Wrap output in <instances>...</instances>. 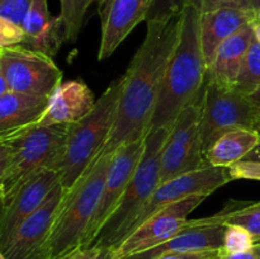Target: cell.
I'll return each mask as SVG.
<instances>
[{"label":"cell","mask_w":260,"mask_h":259,"mask_svg":"<svg viewBox=\"0 0 260 259\" xmlns=\"http://www.w3.org/2000/svg\"><path fill=\"white\" fill-rule=\"evenodd\" d=\"M99 259H116V256H114V253L112 250H103Z\"/></svg>","instance_id":"8d00e7d4"},{"label":"cell","mask_w":260,"mask_h":259,"mask_svg":"<svg viewBox=\"0 0 260 259\" xmlns=\"http://www.w3.org/2000/svg\"><path fill=\"white\" fill-rule=\"evenodd\" d=\"M244 160H256V161H260V141L259 144L256 145L255 149H254L250 154L246 155V157Z\"/></svg>","instance_id":"d590c367"},{"label":"cell","mask_w":260,"mask_h":259,"mask_svg":"<svg viewBox=\"0 0 260 259\" xmlns=\"http://www.w3.org/2000/svg\"><path fill=\"white\" fill-rule=\"evenodd\" d=\"M218 259H220V258H218Z\"/></svg>","instance_id":"7bdbcfd3"},{"label":"cell","mask_w":260,"mask_h":259,"mask_svg":"<svg viewBox=\"0 0 260 259\" xmlns=\"http://www.w3.org/2000/svg\"><path fill=\"white\" fill-rule=\"evenodd\" d=\"M188 4L189 0H152L145 22H169L182 15Z\"/></svg>","instance_id":"484cf974"},{"label":"cell","mask_w":260,"mask_h":259,"mask_svg":"<svg viewBox=\"0 0 260 259\" xmlns=\"http://www.w3.org/2000/svg\"><path fill=\"white\" fill-rule=\"evenodd\" d=\"M222 250L184 251V253H168L155 259H218Z\"/></svg>","instance_id":"1f68e13d"},{"label":"cell","mask_w":260,"mask_h":259,"mask_svg":"<svg viewBox=\"0 0 260 259\" xmlns=\"http://www.w3.org/2000/svg\"><path fill=\"white\" fill-rule=\"evenodd\" d=\"M233 180L250 179L260 180V161L256 160H241L229 168Z\"/></svg>","instance_id":"f546056e"},{"label":"cell","mask_w":260,"mask_h":259,"mask_svg":"<svg viewBox=\"0 0 260 259\" xmlns=\"http://www.w3.org/2000/svg\"><path fill=\"white\" fill-rule=\"evenodd\" d=\"M203 93L205 88L180 112L173 124L161 156V182L208 165L201 135Z\"/></svg>","instance_id":"9c48e42d"},{"label":"cell","mask_w":260,"mask_h":259,"mask_svg":"<svg viewBox=\"0 0 260 259\" xmlns=\"http://www.w3.org/2000/svg\"><path fill=\"white\" fill-rule=\"evenodd\" d=\"M102 251L103 250L96 248L80 249L76 253H74L69 259H99L102 255Z\"/></svg>","instance_id":"836d02e7"},{"label":"cell","mask_w":260,"mask_h":259,"mask_svg":"<svg viewBox=\"0 0 260 259\" xmlns=\"http://www.w3.org/2000/svg\"><path fill=\"white\" fill-rule=\"evenodd\" d=\"M260 113L245 94L206 76L201 135L203 151H207L222 135L238 128L259 131Z\"/></svg>","instance_id":"52a82bcc"},{"label":"cell","mask_w":260,"mask_h":259,"mask_svg":"<svg viewBox=\"0 0 260 259\" xmlns=\"http://www.w3.org/2000/svg\"><path fill=\"white\" fill-rule=\"evenodd\" d=\"M207 197L206 195L190 196L155 212L113 251L116 259L144 253L172 239L190 225L192 220H188V215Z\"/></svg>","instance_id":"30bf717a"},{"label":"cell","mask_w":260,"mask_h":259,"mask_svg":"<svg viewBox=\"0 0 260 259\" xmlns=\"http://www.w3.org/2000/svg\"><path fill=\"white\" fill-rule=\"evenodd\" d=\"M250 5L253 8V10H255L260 15V0H250Z\"/></svg>","instance_id":"f35d334b"},{"label":"cell","mask_w":260,"mask_h":259,"mask_svg":"<svg viewBox=\"0 0 260 259\" xmlns=\"http://www.w3.org/2000/svg\"><path fill=\"white\" fill-rule=\"evenodd\" d=\"M0 76L12 91L47 98L62 83V71L51 56L23 45L0 47Z\"/></svg>","instance_id":"ba28073f"},{"label":"cell","mask_w":260,"mask_h":259,"mask_svg":"<svg viewBox=\"0 0 260 259\" xmlns=\"http://www.w3.org/2000/svg\"><path fill=\"white\" fill-rule=\"evenodd\" d=\"M111 159L112 155L96 157L78 182L66 190L45 246L47 259H69L84 248Z\"/></svg>","instance_id":"5b68a950"},{"label":"cell","mask_w":260,"mask_h":259,"mask_svg":"<svg viewBox=\"0 0 260 259\" xmlns=\"http://www.w3.org/2000/svg\"><path fill=\"white\" fill-rule=\"evenodd\" d=\"M179 29L180 15L169 22L147 23L144 42L122 76L116 121L99 156L112 155L123 145L146 137Z\"/></svg>","instance_id":"6da1fadb"},{"label":"cell","mask_w":260,"mask_h":259,"mask_svg":"<svg viewBox=\"0 0 260 259\" xmlns=\"http://www.w3.org/2000/svg\"><path fill=\"white\" fill-rule=\"evenodd\" d=\"M256 245L254 236L245 229L236 225H226L222 253L235 254L251 249Z\"/></svg>","instance_id":"4316f807"},{"label":"cell","mask_w":260,"mask_h":259,"mask_svg":"<svg viewBox=\"0 0 260 259\" xmlns=\"http://www.w3.org/2000/svg\"><path fill=\"white\" fill-rule=\"evenodd\" d=\"M260 15L250 9L222 7L201 13V43L206 62L210 68L218 47L246 24L258 20Z\"/></svg>","instance_id":"ac0fdd59"},{"label":"cell","mask_w":260,"mask_h":259,"mask_svg":"<svg viewBox=\"0 0 260 259\" xmlns=\"http://www.w3.org/2000/svg\"><path fill=\"white\" fill-rule=\"evenodd\" d=\"M152 0H98L101 45L98 60L108 58L142 20H146Z\"/></svg>","instance_id":"5bb4252c"},{"label":"cell","mask_w":260,"mask_h":259,"mask_svg":"<svg viewBox=\"0 0 260 259\" xmlns=\"http://www.w3.org/2000/svg\"><path fill=\"white\" fill-rule=\"evenodd\" d=\"M48 99L12 90L0 95V132L37 123L47 108Z\"/></svg>","instance_id":"44dd1931"},{"label":"cell","mask_w":260,"mask_h":259,"mask_svg":"<svg viewBox=\"0 0 260 259\" xmlns=\"http://www.w3.org/2000/svg\"><path fill=\"white\" fill-rule=\"evenodd\" d=\"M200 20V9L189 3L180 15L179 38L168 63L150 130L173 127L180 112L205 88L208 66L201 43Z\"/></svg>","instance_id":"7a4b0ae2"},{"label":"cell","mask_w":260,"mask_h":259,"mask_svg":"<svg viewBox=\"0 0 260 259\" xmlns=\"http://www.w3.org/2000/svg\"><path fill=\"white\" fill-rule=\"evenodd\" d=\"M246 96H248L250 103L255 107L256 111L260 113V86H258V88H256L255 90L251 91V93H249Z\"/></svg>","instance_id":"e575fe53"},{"label":"cell","mask_w":260,"mask_h":259,"mask_svg":"<svg viewBox=\"0 0 260 259\" xmlns=\"http://www.w3.org/2000/svg\"><path fill=\"white\" fill-rule=\"evenodd\" d=\"M220 259H260V246L256 244L255 246H253L251 249L245 251H241V253H235V254H226L221 253Z\"/></svg>","instance_id":"d6a6232c"},{"label":"cell","mask_w":260,"mask_h":259,"mask_svg":"<svg viewBox=\"0 0 260 259\" xmlns=\"http://www.w3.org/2000/svg\"><path fill=\"white\" fill-rule=\"evenodd\" d=\"M260 86V42L254 37L234 88L248 95Z\"/></svg>","instance_id":"d4e9b609"},{"label":"cell","mask_w":260,"mask_h":259,"mask_svg":"<svg viewBox=\"0 0 260 259\" xmlns=\"http://www.w3.org/2000/svg\"><path fill=\"white\" fill-rule=\"evenodd\" d=\"M24 38L25 33L22 27L0 19V47L22 45Z\"/></svg>","instance_id":"f1b7e54d"},{"label":"cell","mask_w":260,"mask_h":259,"mask_svg":"<svg viewBox=\"0 0 260 259\" xmlns=\"http://www.w3.org/2000/svg\"><path fill=\"white\" fill-rule=\"evenodd\" d=\"M58 182V173L45 168L32 175L27 182L20 185L19 189L9 200L2 203L0 244L4 243L25 218L29 217L41 207Z\"/></svg>","instance_id":"9a60e30c"},{"label":"cell","mask_w":260,"mask_h":259,"mask_svg":"<svg viewBox=\"0 0 260 259\" xmlns=\"http://www.w3.org/2000/svg\"><path fill=\"white\" fill-rule=\"evenodd\" d=\"M254 32H255L256 40L260 42V18L258 20H255V22H254Z\"/></svg>","instance_id":"74e56055"},{"label":"cell","mask_w":260,"mask_h":259,"mask_svg":"<svg viewBox=\"0 0 260 259\" xmlns=\"http://www.w3.org/2000/svg\"><path fill=\"white\" fill-rule=\"evenodd\" d=\"M255 37L254 23L246 24L218 47L207 70L208 78L226 86L235 85L249 47Z\"/></svg>","instance_id":"ffe728a7"},{"label":"cell","mask_w":260,"mask_h":259,"mask_svg":"<svg viewBox=\"0 0 260 259\" xmlns=\"http://www.w3.org/2000/svg\"><path fill=\"white\" fill-rule=\"evenodd\" d=\"M189 3L194 4L200 9L201 13L211 12V10L218 9V8L222 7H236L241 8V9L253 10L250 5V0H189Z\"/></svg>","instance_id":"4dcf8cb0"},{"label":"cell","mask_w":260,"mask_h":259,"mask_svg":"<svg viewBox=\"0 0 260 259\" xmlns=\"http://www.w3.org/2000/svg\"><path fill=\"white\" fill-rule=\"evenodd\" d=\"M226 225L220 213L192 220L190 225L161 245L126 259H155L162 254L184 251L222 250Z\"/></svg>","instance_id":"2e32d148"},{"label":"cell","mask_w":260,"mask_h":259,"mask_svg":"<svg viewBox=\"0 0 260 259\" xmlns=\"http://www.w3.org/2000/svg\"><path fill=\"white\" fill-rule=\"evenodd\" d=\"M96 99L91 89L80 79L61 83L48 99L47 108L36 126L76 123L88 116Z\"/></svg>","instance_id":"e0dca14e"},{"label":"cell","mask_w":260,"mask_h":259,"mask_svg":"<svg viewBox=\"0 0 260 259\" xmlns=\"http://www.w3.org/2000/svg\"><path fill=\"white\" fill-rule=\"evenodd\" d=\"M0 259H5V258H4V256H3V255H0Z\"/></svg>","instance_id":"ab89813d"},{"label":"cell","mask_w":260,"mask_h":259,"mask_svg":"<svg viewBox=\"0 0 260 259\" xmlns=\"http://www.w3.org/2000/svg\"><path fill=\"white\" fill-rule=\"evenodd\" d=\"M144 150L145 139H141L139 141L123 145L112 154L106 182L103 185V192H102L95 213L91 218L83 249L89 248L93 239L98 234L99 229L103 226L109 215L117 207L122 196L126 192L135 172H136V168L141 160Z\"/></svg>","instance_id":"4fadbf2b"},{"label":"cell","mask_w":260,"mask_h":259,"mask_svg":"<svg viewBox=\"0 0 260 259\" xmlns=\"http://www.w3.org/2000/svg\"><path fill=\"white\" fill-rule=\"evenodd\" d=\"M260 141V132L255 130L238 128L222 135L210 149L205 157L208 165L230 168L250 154Z\"/></svg>","instance_id":"7402d4cb"},{"label":"cell","mask_w":260,"mask_h":259,"mask_svg":"<svg viewBox=\"0 0 260 259\" xmlns=\"http://www.w3.org/2000/svg\"><path fill=\"white\" fill-rule=\"evenodd\" d=\"M231 180L233 178H231L229 168L207 165L202 169L185 173L167 182H161L152 197L147 201L140 212L139 217L135 221L131 234L161 208L172 203L179 202L190 196L212 195L218 188L223 187Z\"/></svg>","instance_id":"7c38bea8"},{"label":"cell","mask_w":260,"mask_h":259,"mask_svg":"<svg viewBox=\"0 0 260 259\" xmlns=\"http://www.w3.org/2000/svg\"><path fill=\"white\" fill-rule=\"evenodd\" d=\"M231 208H225L218 212L225 225H236L245 229L255 239L260 241V201L254 203H240L236 206L231 203Z\"/></svg>","instance_id":"603a6c76"},{"label":"cell","mask_w":260,"mask_h":259,"mask_svg":"<svg viewBox=\"0 0 260 259\" xmlns=\"http://www.w3.org/2000/svg\"><path fill=\"white\" fill-rule=\"evenodd\" d=\"M170 132L172 127L147 132L144 154L126 192L99 229L89 248L114 251L131 234L140 212L161 183V156Z\"/></svg>","instance_id":"277c9868"},{"label":"cell","mask_w":260,"mask_h":259,"mask_svg":"<svg viewBox=\"0 0 260 259\" xmlns=\"http://www.w3.org/2000/svg\"><path fill=\"white\" fill-rule=\"evenodd\" d=\"M95 0H60V19L62 23L63 40L66 42H75L83 28L86 12Z\"/></svg>","instance_id":"cb8c5ba5"},{"label":"cell","mask_w":260,"mask_h":259,"mask_svg":"<svg viewBox=\"0 0 260 259\" xmlns=\"http://www.w3.org/2000/svg\"><path fill=\"white\" fill-rule=\"evenodd\" d=\"M22 27L25 33L22 45L51 57L57 53L65 41L60 17H51L47 0H33Z\"/></svg>","instance_id":"d6986e66"},{"label":"cell","mask_w":260,"mask_h":259,"mask_svg":"<svg viewBox=\"0 0 260 259\" xmlns=\"http://www.w3.org/2000/svg\"><path fill=\"white\" fill-rule=\"evenodd\" d=\"M256 244H258V245H259V246H260V241H259V243H256Z\"/></svg>","instance_id":"60d3db41"},{"label":"cell","mask_w":260,"mask_h":259,"mask_svg":"<svg viewBox=\"0 0 260 259\" xmlns=\"http://www.w3.org/2000/svg\"><path fill=\"white\" fill-rule=\"evenodd\" d=\"M69 124H36L0 132V201L9 200L24 182L48 168L58 173Z\"/></svg>","instance_id":"3957f363"},{"label":"cell","mask_w":260,"mask_h":259,"mask_svg":"<svg viewBox=\"0 0 260 259\" xmlns=\"http://www.w3.org/2000/svg\"><path fill=\"white\" fill-rule=\"evenodd\" d=\"M259 131H260V127H259Z\"/></svg>","instance_id":"b9f144b4"},{"label":"cell","mask_w":260,"mask_h":259,"mask_svg":"<svg viewBox=\"0 0 260 259\" xmlns=\"http://www.w3.org/2000/svg\"><path fill=\"white\" fill-rule=\"evenodd\" d=\"M66 190L58 182L41 207L0 244V255L5 259H47L45 246Z\"/></svg>","instance_id":"8fae6325"},{"label":"cell","mask_w":260,"mask_h":259,"mask_svg":"<svg viewBox=\"0 0 260 259\" xmlns=\"http://www.w3.org/2000/svg\"><path fill=\"white\" fill-rule=\"evenodd\" d=\"M123 78L114 80L96 99L88 116L69 124L65 150L58 167L60 183L70 189L90 168L108 141L116 121Z\"/></svg>","instance_id":"8992f818"},{"label":"cell","mask_w":260,"mask_h":259,"mask_svg":"<svg viewBox=\"0 0 260 259\" xmlns=\"http://www.w3.org/2000/svg\"><path fill=\"white\" fill-rule=\"evenodd\" d=\"M32 3L33 0H0V19L22 27Z\"/></svg>","instance_id":"83f0119b"}]
</instances>
